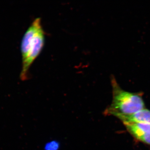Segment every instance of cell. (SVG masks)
I'll use <instances>...</instances> for the list:
<instances>
[{
	"label": "cell",
	"instance_id": "obj_1",
	"mask_svg": "<svg viewBox=\"0 0 150 150\" xmlns=\"http://www.w3.org/2000/svg\"><path fill=\"white\" fill-rule=\"evenodd\" d=\"M45 41V33L41 19L37 18L28 28L22 40L21 50L22 67L20 78L22 80L27 79L30 68L43 50Z\"/></svg>",
	"mask_w": 150,
	"mask_h": 150
},
{
	"label": "cell",
	"instance_id": "obj_2",
	"mask_svg": "<svg viewBox=\"0 0 150 150\" xmlns=\"http://www.w3.org/2000/svg\"><path fill=\"white\" fill-rule=\"evenodd\" d=\"M110 80L112 87V101L105 111V114L115 117L118 115L133 114L145 108L144 102L140 93L123 89L113 75L111 76Z\"/></svg>",
	"mask_w": 150,
	"mask_h": 150
},
{
	"label": "cell",
	"instance_id": "obj_3",
	"mask_svg": "<svg viewBox=\"0 0 150 150\" xmlns=\"http://www.w3.org/2000/svg\"><path fill=\"white\" fill-rule=\"evenodd\" d=\"M123 124L134 138L150 145V125L142 123H124Z\"/></svg>",
	"mask_w": 150,
	"mask_h": 150
},
{
	"label": "cell",
	"instance_id": "obj_4",
	"mask_svg": "<svg viewBox=\"0 0 150 150\" xmlns=\"http://www.w3.org/2000/svg\"><path fill=\"white\" fill-rule=\"evenodd\" d=\"M124 123H142L150 125V110L145 108L129 115L115 116Z\"/></svg>",
	"mask_w": 150,
	"mask_h": 150
},
{
	"label": "cell",
	"instance_id": "obj_5",
	"mask_svg": "<svg viewBox=\"0 0 150 150\" xmlns=\"http://www.w3.org/2000/svg\"><path fill=\"white\" fill-rule=\"evenodd\" d=\"M60 144L56 141H53L48 142L45 145V150H59L60 148Z\"/></svg>",
	"mask_w": 150,
	"mask_h": 150
}]
</instances>
